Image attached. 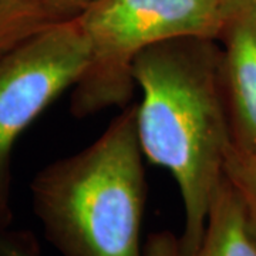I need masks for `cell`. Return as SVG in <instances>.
Masks as SVG:
<instances>
[{"mask_svg": "<svg viewBox=\"0 0 256 256\" xmlns=\"http://www.w3.org/2000/svg\"><path fill=\"white\" fill-rule=\"evenodd\" d=\"M0 256H42L38 242L28 230H2Z\"/></svg>", "mask_w": 256, "mask_h": 256, "instance_id": "9", "label": "cell"}, {"mask_svg": "<svg viewBox=\"0 0 256 256\" xmlns=\"http://www.w3.org/2000/svg\"><path fill=\"white\" fill-rule=\"evenodd\" d=\"M144 158L131 104L94 142L34 176L33 210L62 255L144 256Z\"/></svg>", "mask_w": 256, "mask_h": 256, "instance_id": "2", "label": "cell"}, {"mask_svg": "<svg viewBox=\"0 0 256 256\" xmlns=\"http://www.w3.org/2000/svg\"><path fill=\"white\" fill-rule=\"evenodd\" d=\"M60 18L44 0H0V56Z\"/></svg>", "mask_w": 256, "mask_h": 256, "instance_id": "7", "label": "cell"}, {"mask_svg": "<svg viewBox=\"0 0 256 256\" xmlns=\"http://www.w3.org/2000/svg\"><path fill=\"white\" fill-rule=\"evenodd\" d=\"M58 18H72L82 12L92 0H44Z\"/></svg>", "mask_w": 256, "mask_h": 256, "instance_id": "11", "label": "cell"}, {"mask_svg": "<svg viewBox=\"0 0 256 256\" xmlns=\"http://www.w3.org/2000/svg\"><path fill=\"white\" fill-rule=\"evenodd\" d=\"M218 43L232 141L256 154V0H234Z\"/></svg>", "mask_w": 256, "mask_h": 256, "instance_id": "5", "label": "cell"}, {"mask_svg": "<svg viewBox=\"0 0 256 256\" xmlns=\"http://www.w3.org/2000/svg\"><path fill=\"white\" fill-rule=\"evenodd\" d=\"M195 256H256V238L249 228L238 194L222 180L210 208L201 245Z\"/></svg>", "mask_w": 256, "mask_h": 256, "instance_id": "6", "label": "cell"}, {"mask_svg": "<svg viewBox=\"0 0 256 256\" xmlns=\"http://www.w3.org/2000/svg\"><path fill=\"white\" fill-rule=\"evenodd\" d=\"M90 64V44L76 16L36 32L0 56V198L10 202L12 154L22 132Z\"/></svg>", "mask_w": 256, "mask_h": 256, "instance_id": "4", "label": "cell"}, {"mask_svg": "<svg viewBox=\"0 0 256 256\" xmlns=\"http://www.w3.org/2000/svg\"><path fill=\"white\" fill-rule=\"evenodd\" d=\"M225 178L238 194L249 228L256 238V154L234 142L225 160Z\"/></svg>", "mask_w": 256, "mask_h": 256, "instance_id": "8", "label": "cell"}, {"mask_svg": "<svg viewBox=\"0 0 256 256\" xmlns=\"http://www.w3.org/2000/svg\"><path fill=\"white\" fill-rule=\"evenodd\" d=\"M234 0H92L76 14L90 44V64L73 87L78 118L128 106L132 66L148 47L178 37L218 40Z\"/></svg>", "mask_w": 256, "mask_h": 256, "instance_id": "3", "label": "cell"}, {"mask_svg": "<svg viewBox=\"0 0 256 256\" xmlns=\"http://www.w3.org/2000/svg\"><path fill=\"white\" fill-rule=\"evenodd\" d=\"M10 220H12V210L10 202L4 201L0 198V232L8 229Z\"/></svg>", "mask_w": 256, "mask_h": 256, "instance_id": "12", "label": "cell"}, {"mask_svg": "<svg viewBox=\"0 0 256 256\" xmlns=\"http://www.w3.org/2000/svg\"><path fill=\"white\" fill-rule=\"evenodd\" d=\"M137 131L146 160L176 182L184 206V255L195 256L210 208L225 178L232 132L220 47L208 37H178L146 48L132 66Z\"/></svg>", "mask_w": 256, "mask_h": 256, "instance_id": "1", "label": "cell"}, {"mask_svg": "<svg viewBox=\"0 0 256 256\" xmlns=\"http://www.w3.org/2000/svg\"><path fill=\"white\" fill-rule=\"evenodd\" d=\"M144 256H185L181 239L172 232L161 230L150 235L144 244Z\"/></svg>", "mask_w": 256, "mask_h": 256, "instance_id": "10", "label": "cell"}]
</instances>
